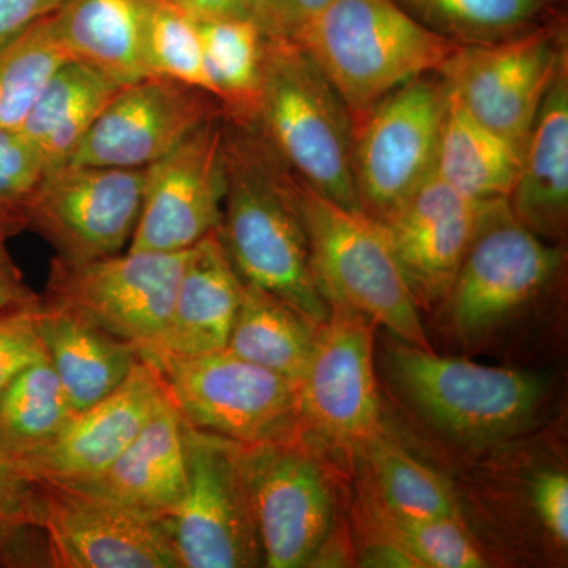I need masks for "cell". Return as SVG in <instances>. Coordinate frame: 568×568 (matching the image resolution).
Instances as JSON below:
<instances>
[{
	"label": "cell",
	"instance_id": "1",
	"mask_svg": "<svg viewBox=\"0 0 568 568\" xmlns=\"http://www.w3.org/2000/svg\"><path fill=\"white\" fill-rule=\"evenodd\" d=\"M226 190L220 241L245 283L321 325L331 316L313 272L297 179L256 125L223 118Z\"/></svg>",
	"mask_w": 568,
	"mask_h": 568
},
{
	"label": "cell",
	"instance_id": "2",
	"mask_svg": "<svg viewBox=\"0 0 568 568\" xmlns=\"http://www.w3.org/2000/svg\"><path fill=\"white\" fill-rule=\"evenodd\" d=\"M253 125L295 178L332 203L362 211L351 112L312 55L290 37H265L263 91Z\"/></svg>",
	"mask_w": 568,
	"mask_h": 568
},
{
	"label": "cell",
	"instance_id": "3",
	"mask_svg": "<svg viewBox=\"0 0 568 568\" xmlns=\"http://www.w3.org/2000/svg\"><path fill=\"white\" fill-rule=\"evenodd\" d=\"M294 40L345 100L354 129L388 92L437 73L459 48L395 0H328Z\"/></svg>",
	"mask_w": 568,
	"mask_h": 568
},
{
	"label": "cell",
	"instance_id": "4",
	"mask_svg": "<svg viewBox=\"0 0 568 568\" xmlns=\"http://www.w3.org/2000/svg\"><path fill=\"white\" fill-rule=\"evenodd\" d=\"M297 186L313 272L327 305L383 325L406 345L432 349L383 224L332 203L301 179Z\"/></svg>",
	"mask_w": 568,
	"mask_h": 568
},
{
	"label": "cell",
	"instance_id": "5",
	"mask_svg": "<svg viewBox=\"0 0 568 568\" xmlns=\"http://www.w3.org/2000/svg\"><path fill=\"white\" fill-rule=\"evenodd\" d=\"M388 369L410 406L469 446L517 435L536 416L545 395L544 381L532 373L443 357L403 342L392 347Z\"/></svg>",
	"mask_w": 568,
	"mask_h": 568
},
{
	"label": "cell",
	"instance_id": "6",
	"mask_svg": "<svg viewBox=\"0 0 568 568\" xmlns=\"http://www.w3.org/2000/svg\"><path fill=\"white\" fill-rule=\"evenodd\" d=\"M159 369L183 424L244 447L298 437V384L231 351L140 354Z\"/></svg>",
	"mask_w": 568,
	"mask_h": 568
},
{
	"label": "cell",
	"instance_id": "7",
	"mask_svg": "<svg viewBox=\"0 0 568 568\" xmlns=\"http://www.w3.org/2000/svg\"><path fill=\"white\" fill-rule=\"evenodd\" d=\"M183 439L185 495L162 519L181 567H263V547L241 444L185 424Z\"/></svg>",
	"mask_w": 568,
	"mask_h": 568
},
{
	"label": "cell",
	"instance_id": "8",
	"mask_svg": "<svg viewBox=\"0 0 568 568\" xmlns=\"http://www.w3.org/2000/svg\"><path fill=\"white\" fill-rule=\"evenodd\" d=\"M568 59L567 17L480 47H459L437 73L477 122L525 148L538 110Z\"/></svg>",
	"mask_w": 568,
	"mask_h": 568
},
{
	"label": "cell",
	"instance_id": "9",
	"mask_svg": "<svg viewBox=\"0 0 568 568\" xmlns=\"http://www.w3.org/2000/svg\"><path fill=\"white\" fill-rule=\"evenodd\" d=\"M448 99L440 74H424L388 92L355 125V192L366 215L384 219L435 173Z\"/></svg>",
	"mask_w": 568,
	"mask_h": 568
},
{
	"label": "cell",
	"instance_id": "10",
	"mask_svg": "<svg viewBox=\"0 0 568 568\" xmlns=\"http://www.w3.org/2000/svg\"><path fill=\"white\" fill-rule=\"evenodd\" d=\"M186 252H130L84 263L55 256L44 304L67 310L140 351L159 342L170 321Z\"/></svg>",
	"mask_w": 568,
	"mask_h": 568
},
{
	"label": "cell",
	"instance_id": "11",
	"mask_svg": "<svg viewBox=\"0 0 568 568\" xmlns=\"http://www.w3.org/2000/svg\"><path fill=\"white\" fill-rule=\"evenodd\" d=\"M373 324L331 308L297 386L298 437L336 450L361 452L383 429L373 365Z\"/></svg>",
	"mask_w": 568,
	"mask_h": 568
},
{
	"label": "cell",
	"instance_id": "12",
	"mask_svg": "<svg viewBox=\"0 0 568 568\" xmlns=\"http://www.w3.org/2000/svg\"><path fill=\"white\" fill-rule=\"evenodd\" d=\"M144 185L145 168L63 164L41 179L26 211V230L69 263L121 253L136 230Z\"/></svg>",
	"mask_w": 568,
	"mask_h": 568
},
{
	"label": "cell",
	"instance_id": "13",
	"mask_svg": "<svg viewBox=\"0 0 568 568\" xmlns=\"http://www.w3.org/2000/svg\"><path fill=\"white\" fill-rule=\"evenodd\" d=\"M564 254L515 219L507 200L488 201L446 301L462 335H477L528 304L558 274Z\"/></svg>",
	"mask_w": 568,
	"mask_h": 568
},
{
	"label": "cell",
	"instance_id": "14",
	"mask_svg": "<svg viewBox=\"0 0 568 568\" xmlns=\"http://www.w3.org/2000/svg\"><path fill=\"white\" fill-rule=\"evenodd\" d=\"M242 458L264 567L310 566L334 518V495L323 467L301 437L242 446Z\"/></svg>",
	"mask_w": 568,
	"mask_h": 568
},
{
	"label": "cell",
	"instance_id": "15",
	"mask_svg": "<svg viewBox=\"0 0 568 568\" xmlns=\"http://www.w3.org/2000/svg\"><path fill=\"white\" fill-rule=\"evenodd\" d=\"M223 115L197 126L145 168L130 252L182 253L219 230L223 215Z\"/></svg>",
	"mask_w": 568,
	"mask_h": 568
},
{
	"label": "cell",
	"instance_id": "16",
	"mask_svg": "<svg viewBox=\"0 0 568 568\" xmlns=\"http://www.w3.org/2000/svg\"><path fill=\"white\" fill-rule=\"evenodd\" d=\"M39 481L50 567L182 568L162 519Z\"/></svg>",
	"mask_w": 568,
	"mask_h": 568
},
{
	"label": "cell",
	"instance_id": "17",
	"mask_svg": "<svg viewBox=\"0 0 568 568\" xmlns=\"http://www.w3.org/2000/svg\"><path fill=\"white\" fill-rule=\"evenodd\" d=\"M216 115L223 111L211 93L170 78L145 77L119 89L70 163L142 170Z\"/></svg>",
	"mask_w": 568,
	"mask_h": 568
},
{
	"label": "cell",
	"instance_id": "18",
	"mask_svg": "<svg viewBox=\"0 0 568 568\" xmlns=\"http://www.w3.org/2000/svg\"><path fill=\"white\" fill-rule=\"evenodd\" d=\"M487 203L469 200L433 173L377 220L418 305L446 301Z\"/></svg>",
	"mask_w": 568,
	"mask_h": 568
},
{
	"label": "cell",
	"instance_id": "19",
	"mask_svg": "<svg viewBox=\"0 0 568 568\" xmlns=\"http://www.w3.org/2000/svg\"><path fill=\"white\" fill-rule=\"evenodd\" d=\"M170 399L159 369L138 362L118 390L74 413L59 436L21 466L33 480H82L102 473Z\"/></svg>",
	"mask_w": 568,
	"mask_h": 568
},
{
	"label": "cell",
	"instance_id": "20",
	"mask_svg": "<svg viewBox=\"0 0 568 568\" xmlns=\"http://www.w3.org/2000/svg\"><path fill=\"white\" fill-rule=\"evenodd\" d=\"M61 485L149 517L170 515L186 488L183 422L171 399L106 469Z\"/></svg>",
	"mask_w": 568,
	"mask_h": 568
},
{
	"label": "cell",
	"instance_id": "21",
	"mask_svg": "<svg viewBox=\"0 0 568 568\" xmlns=\"http://www.w3.org/2000/svg\"><path fill=\"white\" fill-rule=\"evenodd\" d=\"M244 286L216 231L209 234L186 253L163 335L138 354L192 357L226 349Z\"/></svg>",
	"mask_w": 568,
	"mask_h": 568
},
{
	"label": "cell",
	"instance_id": "22",
	"mask_svg": "<svg viewBox=\"0 0 568 568\" xmlns=\"http://www.w3.org/2000/svg\"><path fill=\"white\" fill-rule=\"evenodd\" d=\"M510 211L545 241H560L568 222V59L560 67L525 142Z\"/></svg>",
	"mask_w": 568,
	"mask_h": 568
},
{
	"label": "cell",
	"instance_id": "23",
	"mask_svg": "<svg viewBox=\"0 0 568 568\" xmlns=\"http://www.w3.org/2000/svg\"><path fill=\"white\" fill-rule=\"evenodd\" d=\"M33 320L48 364L74 413L118 390L140 362L136 347L67 310L41 301Z\"/></svg>",
	"mask_w": 568,
	"mask_h": 568
},
{
	"label": "cell",
	"instance_id": "24",
	"mask_svg": "<svg viewBox=\"0 0 568 568\" xmlns=\"http://www.w3.org/2000/svg\"><path fill=\"white\" fill-rule=\"evenodd\" d=\"M149 0H63L51 20L71 59L126 85L151 77L144 55Z\"/></svg>",
	"mask_w": 568,
	"mask_h": 568
},
{
	"label": "cell",
	"instance_id": "25",
	"mask_svg": "<svg viewBox=\"0 0 568 568\" xmlns=\"http://www.w3.org/2000/svg\"><path fill=\"white\" fill-rule=\"evenodd\" d=\"M121 88L102 71L77 59L59 67L20 129L40 156L44 174L70 163Z\"/></svg>",
	"mask_w": 568,
	"mask_h": 568
},
{
	"label": "cell",
	"instance_id": "26",
	"mask_svg": "<svg viewBox=\"0 0 568 568\" xmlns=\"http://www.w3.org/2000/svg\"><path fill=\"white\" fill-rule=\"evenodd\" d=\"M521 155V149L467 114L450 93L435 162L440 181L478 203L507 200L518 179Z\"/></svg>",
	"mask_w": 568,
	"mask_h": 568
},
{
	"label": "cell",
	"instance_id": "27",
	"mask_svg": "<svg viewBox=\"0 0 568 568\" xmlns=\"http://www.w3.org/2000/svg\"><path fill=\"white\" fill-rule=\"evenodd\" d=\"M320 325L275 295L245 283L226 349L298 384L304 377Z\"/></svg>",
	"mask_w": 568,
	"mask_h": 568
},
{
	"label": "cell",
	"instance_id": "28",
	"mask_svg": "<svg viewBox=\"0 0 568 568\" xmlns=\"http://www.w3.org/2000/svg\"><path fill=\"white\" fill-rule=\"evenodd\" d=\"M428 31L458 47L497 43L567 17V0H395Z\"/></svg>",
	"mask_w": 568,
	"mask_h": 568
},
{
	"label": "cell",
	"instance_id": "29",
	"mask_svg": "<svg viewBox=\"0 0 568 568\" xmlns=\"http://www.w3.org/2000/svg\"><path fill=\"white\" fill-rule=\"evenodd\" d=\"M194 21L203 44L212 95L222 106L223 118L253 125L263 91L264 41L267 33L252 21Z\"/></svg>",
	"mask_w": 568,
	"mask_h": 568
},
{
	"label": "cell",
	"instance_id": "30",
	"mask_svg": "<svg viewBox=\"0 0 568 568\" xmlns=\"http://www.w3.org/2000/svg\"><path fill=\"white\" fill-rule=\"evenodd\" d=\"M73 416L48 361L29 366L0 394V455L21 469L50 446Z\"/></svg>",
	"mask_w": 568,
	"mask_h": 568
},
{
	"label": "cell",
	"instance_id": "31",
	"mask_svg": "<svg viewBox=\"0 0 568 568\" xmlns=\"http://www.w3.org/2000/svg\"><path fill=\"white\" fill-rule=\"evenodd\" d=\"M375 484V503L406 519H459L457 497L435 469L418 462L383 429L362 448Z\"/></svg>",
	"mask_w": 568,
	"mask_h": 568
},
{
	"label": "cell",
	"instance_id": "32",
	"mask_svg": "<svg viewBox=\"0 0 568 568\" xmlns=\"http://www.w3.org/2000/svg\"><path fill=\"white\" fill-rule=\"evenodd\" d=\"M51 14L0 40V129L20 132L44 85L71 59Z\"/></svg>",
	"mask_w": 568,
	"mask_h": 568
},
{
	"label": "cell",
	"instance_id": "33",
	"mask_svg": "<svg viewBox=\"0 0 568 568\" xmlns=\"http://www.w3.org/2000/svg\"><path fill=\"white\" fill-rule=\"evenodd\" d=\"M144 55L151 77L170 78L212 95L196 21L170 0H149Z\"/></svg>",
	"mask_w": 568,
	"mask_h": 568
},
{
	"label": "cell",
	"instance_id": "34",
	"mask_svg": "<svg viewBox=\"0 0 568 568\" xmlns=\"http://www.w3.org/2000/svg\"><path fill=\"white\" fill-rule=\"evenodd\" d=\"M50 567L40 481L0 455V567Z\"/></svg>",
	"mask_w": 568,
	"mask_h": 568
},
{
	"label": "cell",
	"instance_id": "35",
	"mask_svg": "<svg viewBox=\"0 0 568 568\" xmlns=\"http://www.w3.org/2000/svg\"><path fill=\"white\" fill-rule=\"evenodd\" d=\"M368 508L373 525L383 537L381 544L403 549L416 560L417 567H485L484 556L467 536L459 519H406L387 514L376 503Z\"/></svg>",
	"mask_w": 568,
	"mask_h": 568
},
{
	"label": "cell",
	"instance_id": "36",
	"mask_svg": "<svg viewBox=\"0 0 568 568\" xmlns=\"http://www.w3.org/2000/svg\"><path fill=\"white\" fill-rule=\"evenodd\" d=\"M43 178V163L22 133L0 129V231L9 237L26 230V211Z\"/></svg>",
	"mask_w": 568,
	"mask_h": 568
},
{
	"label": "cell",
	"instance_id": "37",
	"mask_svg": "<svg viewBox=\"0 0 568 568\" xmlns=\"http://www.w3.org/2000/svg\"><path fill=\"white\" fill-rule=\"evenodd\" d=\"M37 308L0 315V394L29 366L47 361L33 320Z\"/></svg>",
	"mask_w": 568,
	"mask_h": 568
},
{
	"label": "cell",
	"instance_id": "38",
	"mask_svg": "<svg viewBox=\"0 0 568 568\" xmlns=\"http://www.w3.org/2000/svg\"><path fill=\"white\" fill-rule=\"evenodd\" d=\"M534 510L559 547L568 544V477L560 470H547L530 488Z\"/></svg>",
	"mask_w": 568,
	"mask_h": 568
},
{
	"label": "cell",
	"instance_id": "39",
	"mask_svg": "<svg viewBox=\"0 0 568 568\" xmlns=\"http://www.w3.org/2000/svg\"><path fill=\"white\" fill-rule=\"evenodd\" d=\"M194 20H244L275 36L263 0H170Z\"/></svg>",
	"mask_w": 568,
	"mask_h": 568
},
{
	"label": "cell",
	"instance_id": "40",
	"mask_svg": "<svg viewBox=\"0 0 568 568\" xmlns=\"http://www.w3.org/2000/svg\"><path fill=\"white\" fill-rule=\"evenodd\" d=\"M9 235L0 231V315L2 313L24 312L41 304L39 294L22 278L20 268L7 248Z\"/></svg>",
	"mask_w": 568,
	"mask_h": 568
},
{
	"label": "cell",
	"instance_id": "41",
	"mask_svg": "<svg viewBox=\"0 0 568 568\" xmlns=\"http://www.w3.org/2000/svg\"><path fill=\"white\" fill-rule=\"evenodd\" d=\"M328 0H263L275 36L295 39Z\"/></svg>",
	"mask_w": 568,
	"mask_h": 568
},
{
	"label": "cell",
	"instance_id": "42",
	"mask_svg": "<svg viewBox=\"0 0 568 568\" xmlns=\"http://www.w3.org/2000/svg\"><path fill=\"white\" fill-rule=\"evenodd\" d=\"M63 0H0V40L9 39L22 29L50 17Z\"/></svg>",
	"mask_w": 568,
	"mask_h": 568
}]
</instances>
